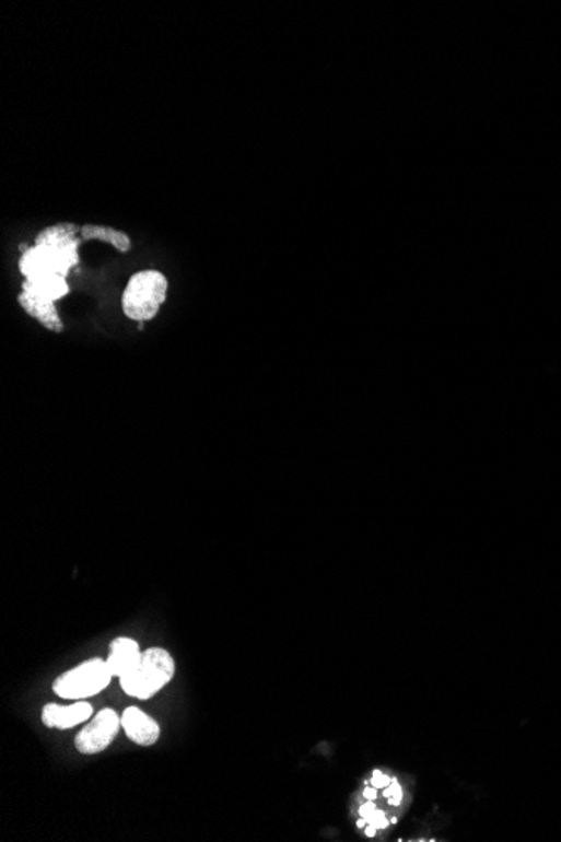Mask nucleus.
I'll return each mask as SVG.
<instances>
[{"label": "nucleus", "mask_w": 561, "mask_h": 842, "mask_svg": "<svg viewBox=\"0 0 561 842\" xmlns=\"http://www.w3.org/2000/svg\"><path fill=\"white\" fill-rule=\"evenodd\" d=\"M175 675L174 657L162 647H150L142 653L138 665L120 678L125 693L138 700H149L159 693Z\"/></svg>", "instance_id": "f257e3e1"}, {"label": "nucleus", "mask_w": 561, "mask_h": 842, "mask_svg": "<svg viewBox=\"0 0 561 842\" xmlns=\"http://www.w3.org/2000/svg\"><path fill=\"white\" fill-rule=\"evenodd\" d=\"M167 290V278L163 277L162 272L153 269L137 272L128 281L121 299L125 315L140 324L152 320L162 308Z\"/></svg>", "instance_id": "f03ea898"}, {"label": "nucleus", "mask_w": 561, "mask_h": 842, "mask_svg": "<svg viewBox=\"0 0 561 842\" xmlns=\"http://www.w3.org/2000/svg\"><path fill=\"white\" fill-rule=\"evenodd\" d=\"M112 678L106 662L95 657L59 676L52 685V690L65 700H81L105 690Z\"/></svg>", "instance_id": "7ed1b4c3"}, {"label": "nucleus", "mask_w": 561, "mask_h": 842, "mask_svg": "<svg viewBox=\"0 0 561 842\" xmlns=\"http://www.w3.org/2000/svg\"><path fill=\"white\" fill-rule=\"evenodd\" d=\"M78 247L80 246L36 244L24 252V256L19 261V269L26 278L49 277V274L66 278L71 268L80 262Z\"/></svg>", "instance_id": "20e7f679"}, {"label": "nucleus", "mask_w": 561, "mask_h": 842, "mask_svg": "<svg viewBox=\"0 0 561 842\" xmlns=\"http://www.w3.org/2000/svg\"><path fill=\"white\" fill-rule=\"evenodd\" d=\"M120 725L121 718H118L115 710H102L77 735L78 752L84 753V756H95V753L103 752L115 740Z\"/></svg>", "instance_id": "39448f33"}, {"label": "nucleus", "mask_w": 561, "mask_h": 842, "mask_svg": "<svg viewBox=\"0 0 561 842\" xmlns=\"http://www.w3.org/2000/svg\"><path fill=\"white\" fill-rule=\"evenodd\" d=\"M121 726L127 737L140 747H150L160 738L159 723L137 706L125 710Z\"/></svg>", "instance_id": "423d86ee"}, {"label": "nucleus", "mask_w": 561, "mask_h": 842, "mask_svg": "<svg viewBox=\"0 0 561 842\" xmlns=\"http://www.w3.org/2000/svg\"><path fill=\"white\" fill-rule=\"evenodd\" d=\"M93 715V706L86 701H78L77 704L61 706V704L49 703L43 710V723L48 728H59L68 730L80 723L86 722Z\"/></svg>", "instance_id": "0eeeda50"}, {"label": "nucleus", "mask_w": 561, "mask_h": 842, "mask_svg": "<svg viewBox=\"0 0 561 842\" xmlns=\"http://www.w3.org/2000/svg\"><path fill=\"white\" fill-rule=\"evenodd\" d=\"M140 657H142V651L138 647L137 641L130 640V638H116L109 644V656L106 659V665H108L113 678L115 676L124 678L138 665Z\"/></svg>", "instance_id": "6e6552de"}, {"label": "nucleus", "mask_w": 561, "mask_h": 842, "mask_svg": "<svg viewBox=\"0 0 561 842\" xmlns=\"http://www.w3.org/2000/svg\"><path fill=\"white\" fill-rule=\"evenodd\" d=\"M17 302L22 308L26 309L33 318H36V320L48 328V330H65V325H62L55 302H51V300L40 299V296H36V294L21 291V294L17 296Z\"/></svg>", "instance_id": "1a4fd4ad"}, {"label": "nucleus", "mask_w": 561, "mask_h": 842, "mask_svg": "<svg viewBox=\"0 0 561 842\" xmlns=\"http://www.w3.org/2000/svg\"><path fill=\"white\" fill-rule=\"evenodd\" d=\"M22 291H27V293L40 296V299L56 302V300L62 299L65 294H68L69 286L66 283L65 277L49 274V277L26 278V281L22 284Z\"/></svg>", "instance_id": "9d476101"}, {"label": "nucleus", "mask_w": 561, "mask_h": 842, "mask_svg": "<svg viewBox=\"0 0 561 842\" xmlns=\"http://www.w3.org/2000/svg\"><path fill=\"white\" fill-rule=\"evenodd\" d=\"M80 227L73 222H61V224L51 225L40 231L36 237V244H55V246H80Z\"/></svg>", "instance_id": "9b49d317"}, {"label": "nucleus", "mask_w": 561, "mask_h": 842, "mask_svg": "<svg viewBox=\"0 0 561 842\" xmlns=\"http://www.w3.org/2000/svg\"><path fill=\"white\" fill-rule=\"evenodd\" d=\"M83 241L100 239L112 244L120 253L130 252L131 241L124 231L113 230L108 225L86 224L81 227Z\"/></svg>", "instance_id": "f8f14e48"}]
</instances>
